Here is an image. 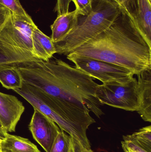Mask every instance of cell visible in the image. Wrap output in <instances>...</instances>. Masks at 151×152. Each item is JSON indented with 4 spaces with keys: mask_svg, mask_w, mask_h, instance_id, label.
Returning a JSON list of instances; mask_svg holds the SVG:
<instances>
[{
    "mask_svg": "<svg viewBox=\"0 0 151 152\" xmlns=\"http://www.w3.org/2000/svg\"><path fill=\"white\" fill-rule=\"evenodd\" d=\"M0 152H40L28 139L7 134L1 139Z\"/></svg>",
    "mask_w": 151,
    "mask_h": 152,
    "instance_id": "9a60e30c",
    "label": "cell"
},
{
    "mask_svg": "<svg viewBox=\"0 0 151 152\" xmlns=\"http://www.w3.org/2000/svg\"><path fill=\"white\" fill-rule=\"evenodd\" d=\"M10 18L13 37L17 43L21 48L32 53V35L37 26L21 20L12 14Z\"/></svg>",
    "mask_w": 151,
    "mask_h": 152,
    "instance_id": "4fadbf2b",
    "label": "cell"
},
{
    "mask_svg": "<svg viewBox=\"0 0 151 152\" xmlns=\"http://www.w3.org/2000/svg\"><path fill=\"white\" fill-rule=\"evenodd\" d=\"M68 152H94L91 149L83 146L78 140L70 135V144Z\"/></svg>",
    "mask_w": 151,
    "mask_h": 152,
    "instance_id": "603a6c76",
    "label": "cell"
},
{
    "mask_svg": "<svg viewBox=\"0 0 151 152\" xmlns=\"http://www.w3.org/2000/svg\"><path fill=\"white\" fill-rule=\"evenodd\" d=\"M147 151L151 152V126L144 127L130 135Z\"/></svg>",
    "mask_w": 151,
    "mask_h": 152,
    "instance_id": "ac0fdd59",
    "label": "cell"
},
{
    "mask_svg": "<svg viewBox=\"0 0 151 152\" xmlns=\"http://www.w3.org/2000/svg\"><path fill=\"white\" fill-rule=\"evenodd\" d=\"M90 58L125 68L134 75L151 68L149 47L126 12L107 29L76 48L66 58Z\"/></svg>",
    "mask_w": 151,
    "mask_h": 152,
    "instance_id": "6da1fadb",
    "label": "cell"
},
{
    "mask_svg": "<svg viewBox=\"0 0 151 152\" xmlns=\"http://www.w3.org/2000/svg\"><path fill=\"white\" fill-rule=\"evenodd\" d=\"M111 1H114L116 2H117V1H116V0H111Z\"/></svg>",
    "mask_w": 151,
    "mask_h": 152,
    "instance_id": "83f0119b",
    "label": "cell"
},
{
    "mask_svg": "<svg viewBox=\"0 0 151 152\" xmlns=\"http://www.w3.org/2000/svg\"><path fill=\"white\" fill-rule=\"evenodd\" d=\"M11 14L10 12L7 8L0 4V28L4 25Z\"/></svg>",
    "mask_w": 151,
    "mask_h": 152,
    "instance_id": "d4e9b609",
    "label": "cell"
},
{
    "mask_svg": "<svg viewBox=\"0 0 151 152\" xmlns=\"http://www.w3.org/2000/svg\"><path fill=\"white\" fill-rule=\"evenodd\" d=\"M0 83L7 89L14 90L21 88L23 80L17 68L0 71Z\"/></svg>",
    "mask_w": 151,
    "mask_h": 152,
    "instance_id": "2e32d148",
    "label": "cell"
},
{
    "mask_svg": "<svg viewBox=\"0 0 151 152\" xmlns=\"http://www.w3.org/2000/svg\"><path fill=\"white\" fill-rule=\"evenodd\" d=\"M151 0H137V19L135 25L151 48Z\"/></svg>",
    "mask_w": 151,
    "mask_h": 152,
    "instance_id": "5bb4252c",
    "label": "cell"
},
{
    "mask_svg": "<svg viewBox=\"0 0 151 152\" xmlns=\"http://www.w3.org/2000/svg\"><path fill=\"white\" fill-rule=\"evenodd\" d=\"M71 2V0H57L56 10L57 12L58 16L69 12Z\"/></svg>",
    "mask_w": 151,
    "mask_h": 152,
    "instance_id": "cb8c5ba5",
    "label": "cell"
},
{
    "mask_svg": "<svg viewBox=\"0 0 151 152\" xmlns=\"http://www.w3.org/2000/svg\"><path fill=\"white\" fill-rule=\"evenodd\" d=\"M1 137H0V145H1Z\"/></svg>",
    "mask_w": 151,
    "mask_h": 152,
    "instance_id": "4316f807",
    "label": "cell"
},
{
    "mask_svg": "<svg viewBox=\"0 0 151 152\" xmlns=\"http://www.w3.org/2000/svg\"><path fill=\"white\" fill-rule=\"evenodd\" d=\"M39 61L40 60L35 57L31 52L21 48L17 43L13 37L9 17L0 28V71Z\"/></svg>",
    "mask_w": 151,
    "mask_h": 152,
    "instance_id": "8992f818",
    "label": "cell"
},
{
    "mask_svg": "<svg viewBox=\"0 0 151 152\" xmlns=\"http://www.w3.org/2000/svg\"><path fill=\"white\" fill-rule=\"evenodd\" d=\"M32 53L37 58L47 61L56 53L54 43L37 27L34 29L32 35Z\"/></svg>",
    "mask_w": 151,
    "mask_h": 152,
    "instance_id": "8fae6325",
    "label": "cell"
},
{
    "mask_svg": "<svg viewBox=\"0 0 151 152\" xmlns=\"http://www.w3.org/2000/svg\"><path fill=\"white\" fill-rule=\"evenodd\" d=\"M78 15L76 10L58 16L51 26V40L53 43L62 41L76 26Z\"/></svg>",
    "mask_w": 151,
    "mask_h": 152,
    "instance_id": "7c38bea8",
    "label": "cell"
},
{
    "mask_svg": "<svg viewBox=\"0 0 151 152\" xmlns=\"http://www.w3.org/2000/svg\"><path fill=\"white\" fill-rule=\"evenodd\" d=\"M117 3L119 4L122 9H124L130 16L135 24L137 19V0H116Z\"/></svg>",
    "mask_w": 151,
    "mask_h": 152,
    "instance_id": "44dd1931",
    "label": "cell"
},
{
    "mask_svg": "<svg viewBox=\"0 0 151 152\" xmlns=\"http://www.w3.org/2000/svg\"><path fill=\"white\" fill-rule=\"evenodd\" d=\"M8 133L0 121V137L2 139Z\"/></svg>",
    "mask_w": 151,
    "mask_h": 152,
    "instance_id": "484cf974",
    "label": "cell"
},
{
    "mask_svg": "<svg viewBox=\"0 0 151 152\" xmlns=\"http://www.w3.org/2000/svg\"><path fill=\"white\" fill-rule=\"evenodd\" d=\"M70 144V135L60 129L50 152H68Z\"/></svg>",
    "mask_w": 151,
    "mask_h": 152,
    "instance_id": "d6986e66",
    "label": "cell"
},
{
    "mask_svg": "<svg viewBox=\"0 0 151 152\" xmlns=\"http://www.w3.org/2000/svg\"><path fill=\"white\" fill-rule=\"evenodd\" d=\"M121 145L125 152H149L135 140L130 135L124 136Z\"/></svg>",
    "mask_w": 151,
    "mask_h": 152,
    "instance_id": "ffe728a7",
    "label": "cell"
},
{
    "mask_svg": "<svg viewBox=\"0 0 151 152\" xmlns=\"http://www.w3.org/2000/svg\"><path fill=\"white\" fill-rule=\"evenodd\" d=\"M91 11L78 15L76 26L62 41L54 43L56 53L67 56L74 50L107 29L117 18L121 7L111 0H92Z\"/></svg>",
    "mask_w": 151,
    "mask_h": 152,
    "instance_id": "277c9868",
    "label": "cell"
},
{
    "mask_svg": "<svg viewBox=\"0 0 151 152\" xmlns=\"http://www.w3.org/2000/svg\"><path fill=\"white\" fill-rule=\"evenodd\" d=\"M34 110L29 129L35 140L46 152H50L60 129L51 119Z\"/></svg>",
    "mask_w": 151,
    "mask_h": 152,
    "instance_id": "ba28073f",
    "label": "cell"
},
{
    "mask_svg": "<svg viewBox=\"0 0 151 152\" xmlns=\"http://www.w3.org/2000/svg\"><path fill=\"white\" fill-rule=\"evenodd\" d=\"M25 110L17 97L0 92V121L7 133L15 132Z\"/></svg>",
    "mask_w": 151,
    "mask_h": 152,
    "instance_id": "9c48e42d",
    "label": "cell"
},
{
    "mask_svg": "<svg viewBox=\"0 0 151 152\" xmlns=\"http://www.w3.org/2000/svg\"><path fill=\"white\" fill-rule=\"evenodd\" d=\"M137 76L139 102L137 112L144 121L151 122V68Z\"/></svg>",
    "mask_w": 151,
    "mask_h": 152,
    "instance_id": "30bf717a",
    "label": "cell"
},
{
    "mask_svg": "<svg viewBox=\"0 0 151 152\" xmlns=\"http://www.w3.org/2000/svg\"><path fill=\"white\" fill-rule=\"evenodd\" d=\"M75 67L93 79L104 83L115 82L125 83L134 77L128 69L117 65L90 58H68Z\"/></svg>",
    "mask_w": 151,
    "mask_h": 152,
    "instance_id": "52a82bcc",
    "label": "cell"
},
{
    "mask_svg": "<svg viewBox=\"0 0 151 152\" xmlns=\"http://www.w3.org/2000/svg\"><path fill=\"white\" fill-rule=\"evenodd\" d=\"M24 83L48 94L87 107L97 118L104 113L95 95L98 84L81 70L61 59L39 61L18 67Z\"/></svg>",
    "mask_w": 151,
    "mask_h": 152,
    "instance_id": "7a4b0ae2",
    "label": "cell"
},
{
    "mask_svg": "<svg viewBox=\"0 0 151 152\" xmlns=\"http://www.w3.org/2000/svg\"><path fill=\"white\" fill-rule=\"evenodd\" d=\"M14 91L33 107L53 120L59 128L75 138L83 146L91 149L87 131L95 123L87 107L55 97L26 83Z\"/></svg>",
    "mask_w": 151,
    "mask_h": 152,
    "instance_id": "3957f363",
    "label": "cell"
},
{
    "mask_svg": "<svg viewBox=\"0 0 151 152\" xmlns=\"http://www.w3.org/2000/svg\"><path fill=\"white\" fill-rule=\"evenodd\" d=\"M95 95L100 103L128 111H138V82L135 77L125 83L107 82L97 87Z\"/></svg>",
    "mask_w": 151,
    "mask_h": 152,
    "instance_id": "5b68a950",
    "label": "cell"
},
{
    "mask_svg": "<svg viewBox=\"0 0 151 152\" xmlns=\"http://www.w3.org/2000/svg\"><path fill=\"white\" fill-rule=\"evenodd\" d=\"M75 4L78 15H86L92 10V0H71Z\"/></svg>",
    "mask_w": 151,
    "mask_h": 152,
    "instance_id": "7402d4cb",
    "label": "cell"
},
{
    "mask_svg": "<svg viewBox=\"0 0 151 152\" xmlns=\"http://www.w3.org/2000/svg\"><path fill=\"white\" fill-rule=\"evenodd\" d=\"M0 4L7 8L12 15L17 18L32 25L35 24L31 17L20 4L19 0H0Z\"/></svg>",
    "mask_w": 151,
    "mask_h": 152,
    "instance_id": "e0dca14e",
    "label": "cell"
}]
</instances>
